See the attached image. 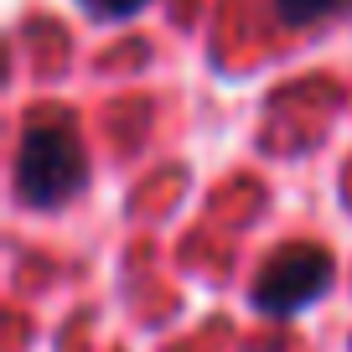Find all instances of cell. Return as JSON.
I'll list each match as a JSON object with an SVG mask.
<instances>
[{
    "label": "cell",
    "instance_id": "3957f363",
    "mask_svg": "<svg viewBox=\"0 0 352 352\" xmlns=\"http://www.w3.org/2000/svg\"><path fill=\"white\" fill-rule=\"evenodd\" d=\"M342 6H352V0H275V11H280L285 26H316L327 16H337Z\"/></svg>",
    "mask_w": 352,
    "mask_h": 352
},
{
    "label": "cell",
    "instance_id": "7a4b0ae2",
    "mask_svg": "<svg viewBox=\"0 0 352 352\" xmlns=\"http://www.w3.org/2000/svg\"><path fill=\"white\" fill-rule=\"evenodd\" d=\"M331 285V259L321 249H285L259 270L254 280V306L264 316H296L321 290Z\"/></svg>",
    "mask_w": 352,
    "mask_h": 352
},
{
    "label": "cell",
    "instance_id": "277c9868",
    "mask_svg": "<svg viewBox=\"0 0 352 352\" xmlns=\"http://www.w3.org/2000/svg\"><path fill=\"white\" fill-rule=\"evenodd\" d=\"M88 11L99 16V21H124V16H135L145 6V0H83Z\"/></svg>",
    "mask_w": 352,
    "mask_h": 352
},
{
    "label": "cell",
    "instance_id": "6da1fadb",
    "mask_svg": "<svg viewBox=\"0 0 352 352\" xmlns=\"http://www.w3.org/2000/svg\"><path fill=\"white\" fill-rule=\"evenodd\" d=\"M16 187L32 208H63L83 187V145L63 124H32L16 151Z\"/></svg>",
    "mask_w": 352,
    "mask_h": 352
}]
</instances>
